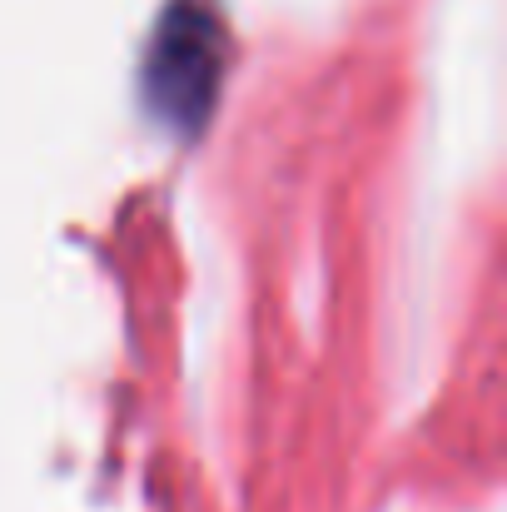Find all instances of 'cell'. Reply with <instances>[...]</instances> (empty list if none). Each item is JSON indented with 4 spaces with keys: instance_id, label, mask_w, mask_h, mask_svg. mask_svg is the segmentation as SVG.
Returning <instances> with one entry per match:
<instances>
[{
    "instance_id": "6da1fadb",
    "label": "cell",
    "mask_w": 507,
    "mask_h": 512,
    "mask_svg": "<svg viewBox=\"0 0 507 512\" xmlns=\"http://www.w3.org/2000/svg\"><path fill=\"white\" fill-rule=\"evenodd\" d=\"M224 15L219 0H169L150 30L145 65H140V95L155 125L189 140L209 120L224 80Z\"/></svg>"
}]
</instances>
